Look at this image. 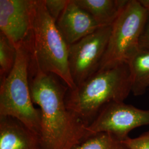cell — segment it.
<instances>
[{
	"label": "cell",
	"mask_w": 149,
	"mask_h": 149,
	"mask_svg": "<svg viewBox=\"0 0 149 149\" xmlns=\"http://www.w3.org/2000/svg\"><path fill=\"white\" fill-rule=\"evenodd\" d=\"M29 81L32 101L41 111L40 149H74L87 137V125L66 106L68 87L31 61Z\"/></svg>",
	"instance_id": "6da1fadb"
},
{
	"label": "cell",
	"mask_w": 149,
	"mask_h": 149,
	"mask_svg": "<svg viewBox=\"0 0 149 149\" xmlns=\"http://www.w3.org/2000/svg\"><path fill=\"white\" fill-rule=\"evenodd\" d=\"M132 92V78L127 63L99 70L65 96L68 109L87 126L102 109L113 102H124Z\"/></svg>",
	"instance_id": "7a4b0ae2"
},
{
	"label": "cell",
	"mask_w": 149,
	"mask_h": 149,
	"mask_svg": "<svg viewBox=\"0 0 149 149\" xmlns=\"http://www.w3.org/2000/svg\"><path fill=\"white\" fill-rule=\"evenodd\" d=\"M29 52L31 61L39 69L56 76L69 89L76 88L70 72L69 45L49 15L44 0L35 2Z\"/></svg>",
	"instance_id": "3957f363"
},
{
	"label": "cell",
	"mask_w": 149,
	"mask_h": 149,
	"mask_svg": "<svg viewBox=\"0 0 149 149\" xmlns=\"http://www.w3.org/2000/svg\"><path fill=\"white\" fill-rule=\"evenodd\" d=\"M16 50L14 67L1 81L0 116L15 118L39 136L41 111L34 107L29 88L30 52L26 47Z\"/></svg>",
	"instance_id": "277c9868"
},
{
	"label": "cell",
	"mask_w": 149,
	"mask_h": 149,
	"mask_svg": "<svg viewBox=\"0 0 149 149\" xmlns=\"http://www.w3.org/2000/svg\"><path fill=\"white\" fill-rule=\"evenodd\" d=\"M147 9L139 0H128L112 30L99 70L127 62L139 49Z\"/></svg>",
	"instance_id": "5b68a950"
},
{
	"label": "cell",
	"mask_w": 149,
	"mask_h": 149,
	"mask_svg": "<svg viewBox=\"0 0 149 149\" xmlns=\"http://www.w3.org/2000/svg\"><path fill=\"white\" fill-rule=\"evenodd\" d=\"M111 30L112 26L101 27L69 45L70 72L76 87L98 71Z\"/></svg>",
	"instance_id": "8992f818"
},
{
	"label": "cell",
	"mask_w": 149,
	"mask_h": 149,
	"mask_svg": "<svg viewBox=\"0 0 149 149\" xmlns=\"http://www.w3.org/2000/svg\"><path fill=\"white\" fill-rule=\"evenodd\" d=\"M148 125L149 109H141L124 102H113L102 109L86 129L87 137L107 133L123 141L134 129Z\"/></svg>",
	"instance_id": "52a82bcc"
},
{
	"label": "cell",
	"mask_w": 149,
	"mask_h": 149,
	"mask_svg": "<svg viewBox=\"0 0 149 149\" xmlns=\"http://www.w3.org/2000/svg\"><path fill=\"white\" fill-rule=\"evenodd\" d=\"M36 0H0V30L16 49L29 50Z\"/></svg>",
	"instance_id": "ba28073f"
},
{
	"label": "cell",
	"mask_w": 149,
	"mask_h": 149,
	"mask_svg": "<svg viewBox=\"0 0 149 149\" xmlns=\"http://www.w3.org/2000/svg\"><path fill=\"white\" fill-rule=\"evenodd\" d=\"M59 32L68 45L73 44L101 28L93 18L70 0L56 22Z\"/></svg>",
	"instance_id": "9c48e42d"
},
{
	"label": "cell",
	"mask_w": 149,
	"mask_h": 149,
	"mask_svg": "<svg viewBox=\"0 0 149 149\" xmlns=\"http://www.w3.org/2000/svg\"><path fill=\"white\" fill-rule=\"evenodd\" d=\"M0 149H40V138L15 118L0 116Z\"/></svg>",
	"instance_id": "30bf717a"
},
{
	"label": "cell",
	"mask_w": 149,
	"mask_h": 149,
	"mask_svg": "<svg viewBox=\"0 0 149 149\" xmlns=\"http://www.w3.org/2000/svg\"><path fill=\"white\" fill-rule=\"evenodd\" d=\"M101 27L112 26L128 0H74Z\"/></svg>",
	"instance_id": "8fae6325"
},
{
	"label": "cell",
	"mask_w": 149,
	"mask_h": 149,
	"mask_svg": "<svg viewBox=\"0 0 149 149\" xmlns=\"http://www.w3.org/2000/svg\"><path fill=\"white\" fill-rule=\"evenodd\" d=\"M132 78V92L142 96L149 89V50L140 48L127 62Z\"/></svg>",
	"instance_id": "7c38bea8"
},
{
	"label": "cell",
	"mask_w": 149,
	"mask_h": 149,
	"mask_svg": "<svg viewBox=\"0 0 149 149\" xmlns=\"http://www.w3.org/2000/svg\"><path fill=\"white\" fill-rule=\"evenodd\" d=\"M74 149H129L112 134L100 133L88 136Z\"/></svg>",
	"instance_id": "4fadbf2b"
},
{
	"label": "cell",
	"mask_w": 149,
	"mask_h": 149,
	"mask_svg": "<svg viewBox=\"0 0 149 149\" xmlns=\"http://www.w3.org/2000/svg\"><path fill=\"white\" fill-rule=\"evenodd\" d=\"M17 50L2 33H0V81L10 74L16 62Z\"/></svg>",
	"instance_id": "5bb4252c"
},
{
	"label": "cell",
	"mask_w": 149,
	"mask_h": 149,
	"mask_svg": "<svg viewBox=\"0 0 149 149\" xmlns=\"http://www.w3.org/2000/svg\"><path fill=\"white\" fill-rule=\"evenodd\" d=\"M70 0H44L45 5L49 15L55 23L59 19Z\"/></svg>",
	"instance_id": "9a60e30c"
},
{
	"label": "cell",
	"mask_w": 149,
	"mask_h": 149,
	"mask_svg": "<svg viewBox=\"0 0 149 149\" xmlns=\"http://www.w3.org/2000/svg\"><path fill=\"white\" fill-rule=\"evenodd\" d=\"M122 142L129 149H149V130L134 138L128 137Z\"/></svg>",
	"instance_id": "2e32d148"
},
{
	"label": "cell",
	"mask_w": 149,
	"mask_h": 149,
	"mask_svg": "<svg viewBox=\"0 0 149 149\" xmlns=\"http://www.w3.org/2000/svg\"><path fill=\"white\" fill-rule=\"evenodd\" d=\"M139 47L149 50V8L147 9V16L140 38Z\"/></svg>",
	"instance_id": "e0dca14e"
},
{
	"label": "cell",
	"mask_w": 149,
	"mask_h": 149,
	"mask_svg": "<svg viewBox=\"0 0 149 149\" xmlns=\"http://www.w3.org/2000/svg\"><path fill=\"white\" fill-rule=\"evenodd\" d=\"M140 3L146 9L149 8V0H139Z\"/></svg>",
	"instance_id": "ac0fdd59"
},
{
	"label": "cell",
	"mask_w": 149,
	"mask_h": 149,
	"mask_svg": "<svg viewBox=\"0 0 149 149\" xmlns=\"http://www.w3.org/2000/svg\"></svg>",
	"instance_id": "d6986e66"
}]
</instances>
